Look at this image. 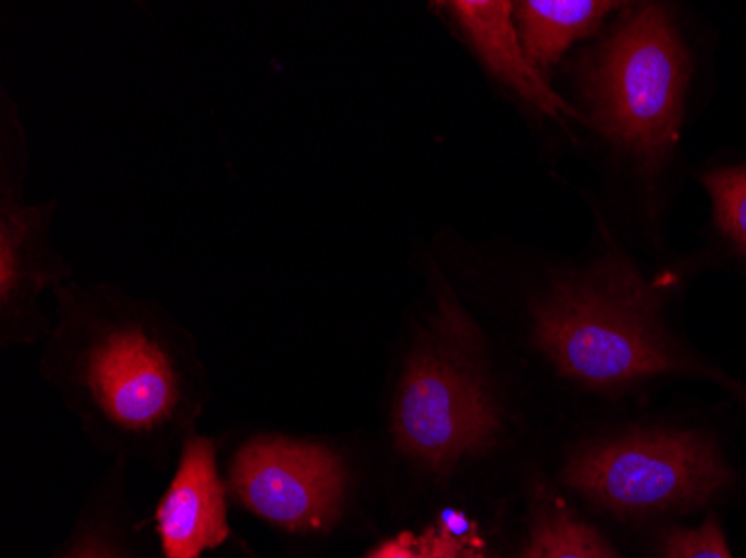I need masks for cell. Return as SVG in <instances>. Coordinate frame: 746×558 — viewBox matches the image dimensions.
I'll list each match as a JSON object with an SVG mask.
<instances>
[{
  "label": "cell",
  "instance_id": "6da1fadb",
  "mask_svg": "<svg viewBox=\"0 0 746 558\" xmlns=\"http://www.w3.org/2000/svg\"><path fill=\"white\" fill-rule=\"evenodd\" d=\"M661 288L624 255L556 277L532 304L534 344L559 371L590 389H619L661 373L726 382L684 350L661 324Z\"/></svg>",
  "mask_w": 746,
  "mask_h": 558
},
{
  "label": "cell",
  "instance_id": "7a4b0ae2",
  "mask_svg": "<svg viewBox=\"0 0 746 558\" xmlns=\"http://www.w3.org/2000/svg\"><path fill=\"white\" fill-rule=\"evenodd\" d=\"M69 328V384L114 436L155 440L193 409L190 377L168 333L139 304L103 288H56Z\"/></svg>",
  "mask_w": 746,
  "mask_h": 558
},
{
  "label": "cell",
  "instance_id": "3957f363",
  "mask_svg": "<svg viewBox=\"0 0 746 558\" xmlns=\"http://www.w3.org/2000/svg\"><path fill=\"white\" fill-rule=\"evenodd\" d=\"M391 434L404 458L438 478L490 451L503 434L481 331L445 279L404 359Z\"/></svg>",
  "mask_w": 746,
  "mask_h": 558
},
{
  "label": "cell",
  "instance_id": "277c9868",
  "mask_svg": "<svg viewBox=\"0 0 746 558\" xmlns=\"http://www.w3.org/2000/svg\"><path fill=\"white\" fill-rule=\"evenodd\" d=\"M592 125L655 175L675 148L684 119L690 54L659 3L630 5L608 38L577 65Z\"/></svg>",
  "mask_w": 746,
  "mask_h": 558
},
{
  "label": "cell",
  "instance_id": "5b68a950",
  "mask_svg": "<svg viewBox=\"0 0 746 558\" xmlns=\"http://www.w3.org/2000/svg\"><path fill=\"white\" fill-rule=\"evenodd\" d=\"M561 478L617 516H639L706 505L733 471L704 434L637 429L574 451Z\"/></svg>",
  "mask_w": 746,
  "mask_h": 558
},
{
  "label": "cell",
  "instance_id": "8992f818",
  "mask_svg": "<svg viewBox=\"0 0 746 558\" xmlns=\"http://www.w3.org/2000/svg\"><path fill=\"white\" fill-rule=\"evenodd\" d=\"M347 482V465L338 451L286 436L248 440L228 476L241 507L289 532H320L333 525Z\"/></svg>",
  "mask_w": 746,
  "mask_h": 558
},
{
  "label": "cell",
  "instance_id": "52a82bcc",
  "mask_svg": "<svg viewBox=\"0 0 746 558\" xmlns=\"http://www.w3.org/2000/svg\"><path fill=\"white\" fill-rule=\"evenodd\" d=\"M27 141L16 103L0 98V315L7 333L36 331L39 297L69 277L52 244L54 203H25Z\"/></svg>",
  "mask_w": 746,
  "mask_h": 558
},
{
  "label": "cell",
  "instance_id": "ba28073f",
  "mask_svg": "<svg viewBox=\"0 0 746 558\" xmlns=\"http://www.w3.org/2000/svg\"><path fill=\"white\" fill-rule=\"evenodd\" d=\"M157 532L166 558H199L228 538L226 489L208 438H190L157 507Z\"/></svg>",
  "mask_w": 746,
  "mask_h": 558
},
{
  "label": "cell",
  "instance_id": "9c48e42d",
  "mask_svg": "<svg viewBox=\"0 0 746 558\" xmlns=\"http://www.w3.org/2000/svg\"><path fill=\"white\" fill-rule=\"evenodd\" d=\"M440 7L479 60L518 98L550 119H579L525 54L514 25V5L507 0H452Z\"/></svg>",
  "mask_w": 746,
  "mask_h": 558
},
{
  "label": "cell",
  "instance_id": "30bf717a",
  "mask_svg": "<svg viewBox=\"0 0 746 558\" xmlns=\"http://www.w3.org/2000/svg\"><path fill=\"white\" fill-rule=\"evenodd\" d=\"M619 3L606 0H523L514 18L523 49L541 71L559 63L565 49L599 30Z\"/></svg>",
  "mask_w": 746,
  "mask_h": 558
},
{
  "label": "cell",
  "instance_id": "8fae6325",
  "mask_svg": "<svg viewBox=\"0 0 746 558\" xmlns=\"http://www.w3.org/2000/svg\"><path fill=\"white\" fill-rule=\"evenodd\" d=\"M520 558H617L608 543L554 491L536 489L532 523Z\"/></svg>",
  "mask_w": 746,
  "mask_h": 558
},
{
  "label": "cell",
  "instance_id": "7c38bea8",
  "mask_svg": "<svg viewBox=\"0 0 746 558\" xmlns=\"http://www.w3.org/2000/svg\"><path fill=\"white\" fill-rule=\"evenodd\" d=\"M474 541H479L476 527L463 514L449 511L422 536L404 534L393 538L375 547L366 558H456Z\"/></svg>",
  "mask_w": 746,
  "mask_h": 558
},
{
  "label": "cell",
  "instance_id": "4fadbf2b",
  "mask_svg": "<svg viewBox=\"0 0 746 558\" xmlns=\"http://www.w3.org/2000/svg\"><path fill=\"white\" fill-rule=\"evenodd\" d=\"M720 230L746 255V166L720 168L704 175Z\"/></svg>",
  "mask_w": 746,
  "mask_h": 558
},
{
  "label": "cell",
  "instance_id": "5bb4252c",
  "mask_svg": "<svg viewBox=\"0 0 746 558\" xmlns=\"http://www.w3.org/2000/svg\"><path fill=\"white\" fill-rule=\"evenodd\" d=\"M659 558H733L715 516L699 527H677L663 536Z\"/></svg>",
  "mask_w": 746,
  "mask_h": 558
},
{
  "label": "cell",
  "instance_id": "9a60e30c",
  "mask_svg": "<svg viewBox=\"0 0 746 558\" xmlns=\"http://www.w3.org/2000/svg\"><path fill=\"white\" fill-rule=\"evenodd\" d=\"M69 558H114V556L101 550V547H80Z\"/></svg>",
  "mask_w": 746,
  "mask_h": 558
},
{
  "label": "cell",
  "instance_id": "2e32d148",
  "mask_svg": "<svg viewBox=\"0 0 746 558\" xmlns=\"http://www.w3.org/2000/svg\"><path fill=\"white\" fill-rule=\"evenodd\" d=\"M456 558H485L483 556V541H481V538H479V541H474L465 552H461Z\"/></svg>",
  "mask_w": 746,
  "mask_h": 558
}]
</instances>
